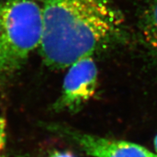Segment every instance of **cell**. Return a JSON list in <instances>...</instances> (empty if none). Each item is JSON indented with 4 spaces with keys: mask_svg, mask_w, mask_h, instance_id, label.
I'll list each match as a JSON object with an SVG mask.
<instances>
[{
    "mask_svg": "<svg viewBox=\"0 0 157 157\" xmlns=\"http://www.w3.org/2000/svg\"><path fill=\"white\" fill-rule=\"evenodd\" d=\"M43 8L39 48L52 68L72 63L103 48L120 35L122 19L105 0H48Z\"/></svg>",
    "mask_w": 157,
    "mask_h": 157,
    "instance_id": "obj_1",
    "label": "cell"
},
{
    "mask_svg": "<svg viewBox=\"0 0 157 157\" xmlns=\"http://www.w3.org/2000/svg\"><path fill=\"white\" fill-rule=\"evenodd\" d=\"M44 30L43 8L32 0L0 3V73L10 75L40 46Z\"/></svg>",
    "mask_w": 157,
    "mask_h": 157,
    "instance_id": "obj_2",
    "label": "cell"
},
{
    "mask_svg": "<svg viewBox=\"0 0 157 157\" xmlns=\"http://www.w3.org/2000/svg\"><path fill=\"white\" fill-rule=\"evenodd\" d=\"M97 80V67L91 56L75 62L69 67L62 93L55 103V110L71 112L78 111L94 95Z\"/></svg>",
    "mask_w": 157,
    "mask_h": 157,
    "instance_id": "obj_3",
    "label": "cell"
},
{
    "mask_svg": "<svg viewBox=\"0 0 157 157\" xmlns=\"http://www.w3.org/2000/svg\"><path fill=\"white\" fill-rule=\"evenodd\" d=\"M47 127L49 130L70 140L91 156L157 157L147 148L134 143L96 136L59 124Z\"/></svg>",
    "mask_w": 157,
    "mask_h": 157,
    "instance_id": "obj_4",
    "label": "cell"
},
{
    "mask_svg": "<svg viewBox=\"0 0 157 157\" xmlns=\"http://www.w3.org/2000/svg\"><path fill=\"white\" fill-rule=\"evenodd\" d=\"M142 31L145 42L157 55V0L145 13Z\"/></svg>",
    "mask_w": 157,
    "mask_h": 157,
    "instance_id": "obj_5",
    "label": "cell"
},
{
    "mask_svg": "<svg viewBox=\"0 0 157 157\" xmlns=\"http://www.w3.org/2000/svg\"><path fill=\"white\" fill-rule=\"evenodd\" d=\"M6 121L4 118L0 117V157H3L6 139Z\"/></svg>",
    "mask_w": 157,
    "mask_h": 157,
    "instance_id": "obj_6",
    "label": "cell"
},
{
    "mask_svg": "<svg viewBox=\"0 0 157 157\" xmlns=\"http://www.w3.org/2000/svg\"><path fill=\"white\" fill-rule=\"evenodd\" d=\"M48 157H75L71 153L67 151H56L54 152L51 153Z\"/></svg>",
    "mask_w": 157,
    "mask_h": 157,
    "instance_id": "obj_7",
    "label": "cell"
},
{
    "mask_svg": "<svg viewBox=\"0 0 157 157\" xmlns=\"http://www.w3.org/2000/svg\"><path fill=\"white\" fill-rule=\"evenodd\" d=\"M154 147H155V151H156V155H157V135L155 136V139H154Z\"/></svg>",
    "mask_w": 157,
    "mask_h": 157,
    "instance_id": "obj_8",
    "label": "cell"
},
{
    "mask_svg": "<svg viewBox=\"0 0 157 157\" xmlns=\"http://www.w3.org/2000/svg\"><path fill=\"white\" fill-rule=\"evenodd\" d=\"M15 157H25V156H23V155H19V156H15Z\"/></svg>",
    "mask_w": 157,
    "mask_h": 157,
    "instance_id": "obj_9",
    "label": "cell"
},
{
    "mask_svg": "<svg viewBox=\"0 0 157 157\" xmlns=\"http://www.w3.org/2000/svg\"><path fill=\"white\" fill-rule=\"evenodd\" d=\"M42 1H44V2H47V1H48V0H42Z\"/></svg>",
    "mask_w": 157,
    "mask_h": 157,
    "instance_id": "obj_10",
    "label": "cell"
}]
</instances>
